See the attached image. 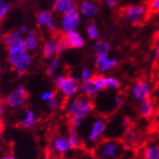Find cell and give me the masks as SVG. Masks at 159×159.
<instances>
[{"label": "cell", "mask_w": 159, "mask_h": 159, "mask_svg": "<svg viewBox=\"0 0 159 159\" xmlns=\"http://www.w3.org/2000/svg\"><path fill=\"white\" fill-rule=\"evenodd\" d=\"M118 64V60L115 58H111L109 56L101 57V58H95V67L100 73H107Z\"/></svg>", "instance_id": "cell-16"}, {"label": "cell", "mask_w": 159, "mask_h": 159, "mask_svg": "<svg viewBox=\"0 0 159 159\" xmlns=\"http://www.w3.org/2000/svg\"><path fill=\"white\" fill-rule=\"evenodd\" d=\"M148 13L147 6L142 4H131L121 10L120 16L129 23L133 25H139L146 19Z\"/></svg>", "instance_id": "cell-5"}, {"label": "cell", "mask_w": 159, "mask_h": 159, "mask_svg": "<svg viewBox=\"0 0 159 159\" xmlns=\"http://www.w3.org/2000/svg\"><path fill=\"white\" fill-rule=\"evenodd\" d=\"M147 9L149 13H159V0H148Z\"/></svg>", "instance_id": "cell-29"}, {"label": "cell", "mask_w": 159, "mask_h": 159, "mask_svg": "<svg viewBox=\"0 0 159 159\" xmlns=\"http://www.w3.org/2000/svg\"><path fill=\"white\" fill-rule=\"evenodd\" d=\"M55 92L53 91H46L41 94V99L42 101H45V102H48L49 100H51L52 98H53L55 96Z\"/></svg>", "instance_id": "cell-36"}, {"label": "cell", "mask_w": 159, "mask_h": 159, "mask_svg": "<svg viewBox=\"0 0 159 159\" xmlns=\"http://www.w3.org/2000/svg\"><path fill=\"white\" fill-rule=\"evenodd\" d=\"M55 87L61 93L63 97L68 99L76 96L80 91L79 80L73 76H57L55 79Z\"/></svg>", "instance_id": "cell-6"}, {"label": "cell", "mask_w": 159, "mask_h": 159, "mask_svg": "<svg viewBox=\"0 0 159 159\" xmlns=\"http://www.w3.org/2000/svg\"><path fill=\"white\" fill-rule=\"evenodd\" d=\"M0 159H16V157L11 154H6V155H3Z\"/></svg>", "instance_id": "cell-41"}, {"label": "cell", "mask_w": 159, "mask_h": 159, "mask_svg": "<svg viewBox=\"0 0 159 159\" xmlns=\"http://www.w3.org/2000/svg\"><path fill=\"white\" fill-rule=\"evenodd\" d=\"M152 93V84L145 80L140 79L137 80L132 87L131 89V96L135 102H142L147 99H150Z\"/></svg>", "instance_id": "cell-7"}, {"label": "cell", "mask_w": 159, "mask_h": 159, "mask_svg": "<svg viewBox=\"0 0 159 159\" xmlns=\"http://www.w3.org/2000/svg\"><path fill=\"white\" fill-rule=\"evenodd\" d=\"M68 138H69V141L70 143L71 149H79L82 147L83 141H82V139H81V137H80V135H79V134L76 129H71L69 133Z\"/></svg>", "instance_id": "cell-24"}, {"label": "cell", "mask_w": 159, "mask_h": 159, "mask_svg": "<svg viewBox=\"0 0 159 159\" xmlns=\"http://www.w3.org/2000/svg\"><path fill=\"white\" fill-rule=\"evenodd\" d=\"M4 111H5V103H4V101L0 98V119L2 118Z\"/></svg>", "instance_id": "cell-38"}, {"label": "cell", "mask_w": 159, "mask_h": 159, "mask_svg": "<svg viewBox=\"0 0 159 159\" xmlns=\"http://www.w3.org/2000/svg\"><path fill=\"white\" fill-rule=\"evenodd\" d=\"M111 50V44L106 40L97 39L93 45V52L95 53L96 58L108 56Z\"/></svg>", "instance_id": "cell-19"}, {"label": "cell", "mask_w": 159, "mask_h": 159, "mask_svg": "<svg viewBox=\"0 0 159 159\" xmlns=\"http://www.w3.org/2000/svg\"><path fill=\"white\" fill-rule=\"evenodd\" d=\"M11 3H4L2 1V3L0 4V23L2 22V20L5 18L7 12L9 11V10L11 9Z\"/></svg>", "instance_id": "cell-32"}, {"label": "cell", "mask_w": 159, "mask_h": 159, "mask_svg": "<svg viewBox=\"0 0 159 159\" xmlns=\"http://www.w3.org/2000/svg\"><path fill=\"white\" fill-rule=\"evenodd\" d=\"M63 37L67 42L69 49H81L85 45V40L83 36L76 31L65 33Z\"/></svg>", "instance_id": "cell-13"}, {"label": "cell", "mask_w": 159, "mask_h": 159, "mask_svg": "<svg viewBox=\"0 0 159 159\" xmlns=\"http://www.w3.org/2000/svg\"><path fill=\"white\" fill-rule=\"evenodd\" d=\"M138 113L143 118H150L154 113V104L151 99H147L139 103L138 106Z\"/></svg>", "instance_id": "cell-18"}, {"label": "cell", "mask_w": 159, "mask_h": 159, "mask_svg": "<svg viewBox=\"0 0 159 159\" xmlns=\"http://www.w3.org/2000/svg\"><path fill=\"white\" fill-rule=\"evenodd\" d=\"M24 41H25V46L27 50L29 51L35 50L37 48V35H36L35 31L32 30L29 32Z\"/></svg>", "instance_id": "cell-25"}, {"label": "cell", "mask_w": 159, "mask_h": 159, "mask_svg": "<svg viewBox=\"0 0 159 159\" xmlns=\"http://www.w3.org/2000/svg\"><path fill=\"white\" fill-rule=\"evenodd\" d=\"M93 154L96 159H131L133 152L116 138L100 140L93 148Z\"/></svg>", "instance_id": "cell-2"}, {"label": "cell", "mask_w": 159, "mask_h": 159, "mask_svg": "<svg viewBox=\"0 0 159 159\" xmlns=\"http://www.w3.org/2000/svg\"><path fill=\"white\" fill-rule=\"evenodd\" d=\"M124 102H125V97H124V95L119 93V94H117V95H115V97H114L113 106H114L115 108H120V107L123 106Z\"/></svg>", "instance_id": "cell-34"}, {"label": "cell", "mask_w": 159, "mask_h": 159, "mask_svg": "<svg viewBox=\"0 0 159 159\" xmlns=\"http://www.w3.org/2000/svg\"><path fill=\"white\" fill-rule=\"evenodd\" d=\"M20 35L21 34H25L26 32H27V27H25V26H23V27H20L19 29H18V30L16 31Z\"/></svg>", "instance_id": "cell-39"}, {"label": "cell", "mask_w": 159, "mask_h": 159, "mask_svg": "<svg viewBox=\"0 0 159 159\" xmlns=\"http://www.w3.org/2000/svg\"><path fill=\"white\" fill-rule=\"evenodd\" d=\"M2 3V0H0V4H1Z\"/></svg>", "instance_id": "cell-47"}, {"label": "cell", "mask_w": 159, "mask_h": 159, "mask_svg": "<svg viewBox=\"0 0 159 159\" xmlns=\"http://www.w3.org/2000/svg\"><path fill=\"white\" fill-rule=\"evenodd\" d=\"M58 67H59V57L56 56L55 58L51 62L50 66L48 67V70H47V75H48V76H52Z\"/></svg>", "instance_id": "cell-30"}, {"label": "cell", "mask_w": 159, "mask_h": 159, "mask_svg": "<svg viewBox=\"0 0 159 159\" xmlns=\"http://www.w3.org/2000/svg\"><path fill=\"white\" fill-rule=\"evenodd\" d=\"M118 1H120V0H118Z\"/></svg>", "instance_id": "cell-48"}, {"label": "cell", "mask_w": 159, "mask_h": 159, "mask_svg": "<svg viewBox=\"0 0 159 159\" xmlns=\"http://www.w3.org/2000/svg\"><path fill=\"white\" fill-rule=\"evenodd\" d=\"M93 107L94 105L92 98L85 95L70 98L65 106V111L70 117V128L77 131L82 123L92 113Z\"/></svg>", "instance_id": "cell-1"}, {"label": "cell", "mask_w": 159, "mask_h": 159, "mask_svg": "<svg viewBox=\"0 0 159 159\" xmlns=\"http://www.w3.org/2000/svg\"><path fill=\"white\" fill-rule=\"evenodd\" d=\"M107 127L108 121L106 118L102 116H97L93 118L85 138L86 145L93 148L100 140H102L103 136L106 134Z\"/></svg>", "instance_id": "cell-4"}, {"label": "cell", "mask_w": 159, "mask_h": 159, "mask_svg": "<svg viewBox=\"0 0 159 159\" xmlns=\"http://www.w3.org/2000/svg\"><path fill=\"white\" fill-rule=\"evenodd\" d=\"M32 63V57L30 54L28 53H24L23 55H21L18 60L16 61V65H14V69L17 71L19 75H24L26 74V71L28 70L29 67H30Z\"/></svg>", "instance_id": "cell-21"}, {"label": "cell", "mask_w": 159, "mask_h": 159, "mask_svg": "<svg viewBox=\"0 0 159 159\" xmlns=\"http://www.w3.org/2000/svg\"><path fill=\"white\" fill-rule=\"evenodd\" d=\"M120 81L113 76H106V89L111 91H117L120 89Z\"/></svg>", "instance_id": "cell-27"}, {"label": "cell", "mask_w": 159, "mask_h": 159, "mask_svg": "<svg viewBox=\"0 0 159 159\" xmlns=\"http://www.w3.org/2000/svg\"><path fill=\"white\" fill-rule=\"evenodd\" d=\"M93 73L89 70V69H82L81 73H80V79L82 81H85V80H88V79H91L93 77Z\"/></svg>", "instance_id": "cell-35"}, {"label": "cell", "mask_w": 159, "mask_h": 159, "mask_svg": "<svg viewBox=\"0 0 159 159\" xmlns=\"http://www.w3.org/2000/svg\"><path fill=\"white\" fill-rule=\"evenodd\" d=\"M45 159H56V157L53 156V155H49V156H47Z\"/></svg>", "instance_id": "cell-44"}, {"label": "cell", "mask_w": 159, "mask_h": 159, "mask_svg": "<svg viewBox=\"0 0 159 159\" xmlns=\"http://www.w3.org/2000/svg\"><path fill=\"white\" fill-rule=\"evenodd\" d=\"M47 104H48V106H49V108L51 110H53L54 111V110H57L58 108H60V106H61V101H60V99L58 97L55 95L53 98H52L51 100L48 101Z\"/></svg>", "instance_id": "cell-33"}, {"label": "cell", "mask_w": 159, "mask_h": 159, "mask_svg": "<svg viewBox=\"0 0 159 159\" xmlns=\"http://www.w3.org/2000/svg\"><path fill=\"white\" fill-rule=\"evenodd\" d=\"M154 51H155V56L157 57V59H159V42L156 43Z\"/></svg>", "instance_id": "cell-40"}, {"label": "cell", "mask_w": 159, "mask_h": 159, "mask_svg": "<svg viewBox=\"0 0 159 159\" xmlns=\"http://www.w3.org/2000/svg\"><path fill=\"white\" fill-rule=\"evenodd\" d=\"M2 42L7 46L8 49V61L11 67H14L19 57L23 55L27 51L25 41L16 31L13 33L4 34L2 36Z\"/></svg>", "instance_id": "cell-3"}, {"label": "cell", "mask_w": 159, "mask_h": 159, "mask_svg": "<svg viewBox=\"0 0 159 159\" xmlns=\"http://www.w3.org/2000/svg\"><path fill=\"white\" fill-rule=\"evenodd\" d=\"M77 6L76 0H56L52 6V11L58 14H65L75 10Z\"/></svg>", "instance_id": "cell-14"}, {"label": "cell", "mask_w": 159, "mask_h": 159, "mask_svg": "<svg viewBox=\"0 0 159 159\" xmlns=\"http://www.w3.org/2000/svg\"><path fill=\"white\" fill-rule=\"evenodd\" d=\"M69 49V46L63 36H61L59 39H57L56 42V53H61L62 52Z\"/></svg>", "instance_id": "cell-31"}, {"label": "cell", "mask_w": 159, "mask_h": 159, "mask_svg": "<svg viewBox=\"0 0 159 159\" xmlns=\"http://www.w3.org/2000/svg\"><path fill=\"white\" fill-rule=\"evenodd\" d=\"M51 150L54 154L62 155L67 153L71 150L70 143L69 141L68 136L65 135H57L55 136L51 144Z\"/></svg>", "instance_id": "cell-10"}, {"label": "cell", "mask_w": 159, "mask_h": 159, "mask_svg": "<svg viewBox=\"0 0 159 159\" xmlns=\"http://www.w3.org/2000/svg\"><path fill=\"white\" fill-rule=\"evenodd\" d=\"M80 23V12L78 10H73L65 14L61 19V28L63 32L68 33L75 31Z\"/></svg>", "instance_id": "cell-9"}, {"label": "cell", "mask_w": 159, "mask_h": 159, "mask_svg": "<svg viewBox=\"0 0 159 159\" xmlns=\"http://www.w3.org/2000/svg\"><path fill=\"white\" fill-rule=\"evenodd\" d=\"M21 125L26 129H31L38 123V116L36 112L32 109H25L23 117L20 121Z\"/></svg>", "instance_id": "cell-17"}, {"label": "cell", "mask_w": 159, "mask_h": 159, "mask_svg": "<svg viewBox=\"0 0 159 159\" xmlns=\"http://www.w3.org/2000/svg\"><path fill=\"white\" fill-rule=\"evenodd\" d=\"M105 3L109 8L112 9L114 7H116V5L118 3V0H105Z\"/></svg>", "instance_id": "cell-37"}, {"label": "cell", "mask_w": 159, "mask_h": 159, "mask_svg": "<svg viewBox=\"0 0 159 159\" xmlns=\"http://www.w3.org/2000/svg\"><path fill=\"white\" fill-rule=\"evenodd\" d=\"M1 73H2V67L0 66V75H1Z\"/></svg>", "instance_id": "cell-45"}, {"label": "cell", "mask_w": 159, "mask_h": 159, "mask_svg": "<svg viewBox=\"0 0 159 159\" xmlns=\"http://www.w3.org/2000/svg\"><path fill=\"white\" fill-rule=\"evenodd\" d=\"M80 91L83 93V95L90 98L96 96L101 92L97 87L96 83L94 82V80L93 79V77L91 79L82 81L80 83Z\"/></svg>", "instance_id": "cell-15"}, {"label": "cell", "mask_w": 159, "mask_h": 159, "mask_svg": "<svg viewBox=\"0 0 159 159\" xmlns=\"http://www.w3.org/2000/svg\"><path fill=\"white\" fill-rule=\"evenodd\" d=\"M37 26L47 27L52 34H55L57 32L55 24L52 20V12L48 11H42L37 13Z\"/></svg>", "instance_id": "cell-12"}, {"label": "cell", "mask_w": 159, "mask_h": 159, "mask_svg": "<svg viewBox=\"0 0 159 159\" xmlns=\"http://www.w3.org/2000/svg\"><path fill=\"white\" fill-rule=\"evenodd\" d=\"M28 96H29V93L27 90L25 89V87L19 86L7 96L6 102L10 107L13 109H17V108L24 106L26 100L28 99Z\"/></svg>", "instance_id": "cell-8"}, {"label": "cell", "mask_w": 159, "mask_h": 159, "mask_svg": "<svg viewBox=\"0 0 159 159\" xmlns=\"http://www.w3.org/2000/svg\"><path fill=\"white\" fill-rule=\"evenodd\" d=\"M139 134L134 128L129 127L123 134V143L126 146H134L139 141Z\"/></svg>", "instance_id": "cell-20"}, {"label": "cell", "mask_w": 159, "mask_h": 159, "mask_svg": "<svg viewBox=\"0 0 159 159\" xmlns=\"http://www.w3.org/2000/svg\"><path fill=\"white\" fill-rule=\"evenodd\" d=\"M157 85H158V89H159V79H158V82H157Z\"/></svg>", "instance_id": "cell-46"}, {"label": "cell", "mask_w": 159, "mask_h": 159, "mask_svg": "<svg viewBox=\"0 0 159 159\" xmlns=\"http://www.w3.org/2000/svg\"><path fill=\"white\" fill-rule=\"evenodd\" d=\"M56 42H57V39L55 37H52V39L48 40L44 47H43V56L45 57V58H51L52 57L55 53H56Z\"/></svg>", "instance_id": "cell-23"}, {"label": "cell", "mask_w": 159, "mask_h": 159, "mask_svg": "<svg viewBox=\"0 0 159 159\" xmlns=\"http://www.w3.org/2000/svg\"><path fill=\"white\" fill-rule=\"evenodd\" d=\"M144 159H159V142H152L143 152Z\"/></svg>", "instance_id": "cell-22"}, {"label": "cell", "mask_w": 159, "mask_h": 159, "mask_svg": "<svg viewBox=\"0 0 159 159\" xmlns=\"http://www.w3.org/2000/svg\"><path fill=\"white\" fill-rule=\"evenodd\" d=\"M154 40L156 42H159V30L154 34Z\"/></svg>", "instance_id": "cell-43"}, {"label": "cell", "mask_w": 159, "mask_h": 159, "mask_svg": "<svg viewBox=\"0 0 159 159\" xmlns=\"http://www.w3.org/2000/svg\"><path fill=\"white\" fill-rule=\"evenodd\" d=\"M100 11V6L96 0H83L79 6V12L87 18L95 17Z\"/></svg>", "instance_id": "cell-11"}, {"label": "cell", "mask_w": 159, "mask_h": 159, "mask_svg": "<svg viewBox=\"0 0 159 159\" xmlns=\"http://www.w3.org/2000/svg\"><path fill=\"white\" fill-rule=\"evenodd\" d=\"M86 33L90 40H97L99 37V30L96 24L93 21L89 22V24L86 27Z\"/></svg>", "instance_id": "cell-26"}, {"label": "cell", "mask_w": 159, "mask_h": 159, "mask_svg": "<svg viewBox=\"0 0 159 159\" xmlns=\"http://www.w3.org/2000/svg\"><path fill=\"white\" fill-rule=\"evenodd\" d=\"M3 129H4V126H3V123L0 120V137L2 136V134H3Z\"/></svg>", "instance_id": "cell-42"}, {"label": "cell", "mask_w": 159, "mask_h": 159, "mask_svg": "<svg viewBox=\"0 0 159 159\" xmlns=\"http://www.w3.org/2000/svg\"><path fill=\"white\" fill-rule=\"evenodd\" d=\"M93 79L94 80V82L96 83L97 87L101 92L106 90V76L105 75H103L102 74L93 75Z\"/></svg>", "instance_id": "cell-28"}]
</instances>
